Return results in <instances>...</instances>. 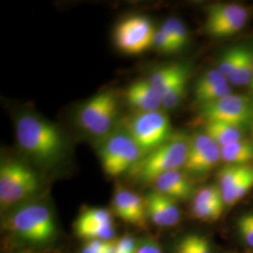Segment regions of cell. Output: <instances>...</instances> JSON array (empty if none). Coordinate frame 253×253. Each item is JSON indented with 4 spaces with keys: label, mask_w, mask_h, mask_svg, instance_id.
Returning <instances> with one entry per match:
<instances>
[{
    "label": "cell",
    "mask_w": 253,
    "mask_h": 253,
    "mask_svg": "<svg viewBox=\"0 0 253 253\" xmlns=\"http://www.w3.org/2000/svg\"><path fill=\"white\" fill-rule=\"evenodd\" d=\"M137 244L131 236H123L116 241V253H135Z\"/></svg>",
    "instance_id": "836d02e7"
},
{
    "label": "cell",
    "mask_w": 253,
    "mask_h": 253,
    "mask_svg": "<svg viewBox=\"0 0 253 253\" xmlns=\"http://www.w3.org/2000/svg\"><path fill=\"white\" fill-rule=\"evenodd\" d=\"M244 49L245 47L240 46L231 48L222 54L221 58L219 59L217 70L222 73L227 79H229L231 75L235 73V69L237 68L242 57Z\"/></svg>",
    "instance_id": "484cf974"
},
{
    "label": "cell",
    "mask_w": 253,
    "mask_h": 253,
    "mask_svg": "<svg viewBox=\"0 0 253 253\" xmlns=\"http://www.w3.org/2000/svg\"><path fill=\"white\" fill-rule=\"evenodd\" d=\"M126 132L145 156L172 137V126L170 119L163 112H139L128 120Z\"/></svg>",
    "instance_id": "8992f818"
},
{
    "label": "cell",
    "mask_w": 253,
    "mask_h": 253,
    "mask_svg": "<svg viewBox=\"0 0 253 253\" xmlns=\"http://www.w3.org/2000/svg\"><path fill=\"white\" fill-rule=\"evenodd\" d=\"M154 183L155 190L174 201L190 199L193 194L191 182L187 175L179 170L164 173L154 181Z\"/></svg>",
    "instance_id": "9a60e30c"
},
{
    "label": "cell",
    "mask_w": 253,
    "mask_h": 253,
    "mask_svg": "<svg viewBox=\"0 0 253 253\" xmlns=\"http://www.w3.org/2000/svg\"><path fill=\"white\" fill-rule=\"evenodd\" d=\"M147 217L155 225L172 227L180 220V210L174 200L163 193L152 190L145 197Z\"/></svg>",
    "instance_id": "4fadbf2b"
},
{
    "label": "cell",
    "mask_w": 253,
    "mask_h": 253,
    "mask_svg": "<svg viewBox=\"0 0 253 253\" xmlns=\"http://www.w3.org/2000/svg\"><path fill=\"white\" fill-rule=\"evenodd\" d=\"M175 253H213V250L208 238L197 234H190L178 241Z\"/></svg>",
    "instance_id": "7402d4cb"
},
{
    "label": "cell",
    "mask_w": 253,
    "mask_h": 253,
    "mask_svg": "<svg viewBox=\"0 0 253 253\" xmlns=\"http://www.w3.org/2000/svg\"><path fill=\"white\" fill-rule=\"evenodd\" d=\"M253 188V167L250 166L248 167V170L245 173L243 178L236 185L235 190L231 192V194L224 200L225 206L232 207L235 205L237 202L245 197L249 191Z\"/></svg>",
    "instance_id": "83f0119b"
},
{
    "label": "cell",
    "mask_w": 253,
    "mask_h": 253,
    "mask_svg": "<svg viewBox=\"0 0 253 253\" xmlns=\"http://www.w3.org/2000/svg\"><path fill=\"white\" fill-rule=\"evenodd\" d=\"M115 214L122 220L136 226H143L147 217L145 198L135 192L119 188L113 198Z\"/></svg>",
    "instance_id": "7c38bea8"
},
{
    "label": "cell",
    "mask_w": 253,
    "mask_h": 253,
    "mask_svg": "<svg viewBox=\"0 0 253 253\" xmlns=\"http://www.w3.org/2000/svg\"><path fill=\"white\" fill-rule=\"evenodd\" d=\"M186 73H188V71L182 65H168L156 70L150 75L148 81L163 98V95L171 88L172 84Z\"/></svg>",
    "instance_id": "2e32d148"
},
{
    "label": "cell",
    "mask_w": 253,
    "mask_h": 253,
    "mask_svg": "<svg viewBox=\"0 0 253 253\" xmlns=\"http://www.w3.org/2000/svg\"><path fill=\"white\" fill-rule=\"evenodd\" d=\"M154 45L156 46L159 50L164 53H172L176 52V48L172 43V41L168 38V36L163 32L162 29L156 31L154 36Z\"/></svg>",
    "instance_id": "d6a6232c"
},
{
    "label": "cell",
    "mask_w": 253,
    "mask_h": 253,
    "mask_svg": "<svg viewBox=\"0 0 253 253\" xmlns=\"http://www.w3.org/2000/svg\"><path fill=\"white\" fill-rule=\"evenodd\" d=\"M155 33L149 19L132 16L118 24L115 42L118 49L126 54H141L153 44Z\"/></svg>",
    "instance_id": "9c48e42d"
},
{
    "label": "cell",
    "mask_w": 253,
    "mask_h": 253,
    "mask_svg": "<svg viewBox=\"0 0 253 253\" xmlns=\"http://www.w3.org/2000/svg\"><path fill=\"white\" fill-rule=\"evenodd\" d=\"M249 20V10L236 4H215L208 9L206 30L215 38L231 37L239 32Z\"/></svg>",
    "instance_id": "30bf717a"
},
{
    "label": "cell",
    "mask_w": 253,
    "mask_h": 253,
    "mask_svg": "<svg viewBox=\"0 0 253 253\" xmlns=\"http://www.w3.org/2000/svg\"><path fill=\"white\" fill-rule=\"evenodd\" d=\"M221 159L220 146L205 132L196 133L190 140L185 171L191 174L201 175L210 172Z\"/></svg>",
    "instance_id": "8fae6325"
},
{
    "label": "cell",
    "mask_w": 253,
    "mask_h": 253,
    "mask_svg": "<svg viewBox=\"0 0 253 253\" xmlns=\"http://www.w3.org/2000/svg\"><path fill=\"white\" fill-rule=\"evenodd\" d=\"M225 204H199L192 203V216L206 222L216 221L221 217Z\"/></svg>",
    "instance_id": "d4e9b609"
},
{
    "label": "cell",
    "mask_w": 253,
    "mask_h": 253,
    "mask_svg": "<svg viewBox=\"0 0 253 253\" xmlns=\"http://www.w3.org/2000/svg\"><path fill=\"white\" fill-rule=\"evenodd\" d=\"M127 102L140 113L156 112L163 106V98L148 80L137 81L129 85L126 93Z\"/></svg>",
    "instance_id": "5bb4252c"
},
{
    "label": "cell",
    "mask_w": 253,
    "mask_h": 253,
    "mask_svg": "<svg viewBox=\"0 0 253 253\" xmlns=\"http://www.w3.org/2000/svg\"><path fill=\"white\" fill-rule=\"evenodd\" d=\"M144 154L126 131L110 136L100 147V163L110 176H118L129 171Z\"/></svg>",
    "instance_id": "52a82bcc"
},
{
    "label": "cell",
    "mask_w": 253,
    "mask_h": 253,
    "mask_svg": "<svg viewBox=\"0 0 253 253\" xmlns=\"http://www.w3.org/2000/svg\"><path fill=\"white\" fill-rule=\"evenodd\" d=\"M135 253H163L159 244L152 239L145 238L138 242Z\"/></svg>",
    "instance_id": "e575fe53"
},
{
    "label": "cell",
    "mask_w": 253,
    "mask_h": 253,
    "mask_svg": "<svg viewBox=\"0 0 253 253\" xmlns=\"http://www.w3.org/2000/svg\"><path fill=\"white\" fill-rule=\"evenodd\" d=\"M5 224L11 234L32 244H45L56 235L53 213L42 204L32 203L16 208Z\"/></svg>",
    "instance_id": "3957f363"
},
{
    "label": "cell",
    "mask_w": 253,
    "mask_h": 253,
    "mask_svg": "<svg viewBox=\"0 0 253 253\" xmlns=\"http://www.w3.org/2000/svg\"><path fill=\"white\" fill-rule=\"evenodd\" d=\"M18 145L39 163L50 164L63 153V137L56 126L34 114L25 113L15 122Z\"/></svg>",
    "instance_id": "6da1fadb"
},
{
    "label": "cell",
    "mask_w": 253,
    "mask_h": 253,
    "mask_svg": "<svg viewBox=\"0 0 253 253\" xmlns=\"http://www.w3.org/2000/svg\"><path fill=\"white\" fill-rule=\"evenodd\" d=\"M231 94H232V87L230 86L228 82H225L219 85L215 86L214 88H212L210 90L206 91L198 96H195V99L201 105H203L206 103H209V102L222 99Z\"/></svg>",
    "instance_id": "f546056e"
},
{
    "label": "cell",
    "mask_w": 253,
    "mask_h": 253,
    "mask_svg": "<svg viewBox=\"0 0 253 253\" xmlns=\"http://www.w3.org/2000/svg\"><path fill=\"white\" fill-rule=\"evenodd\" d=\"M249 165L237 166V165H226L217 173L218 188L222 194L223 200L231 194L235 190L236 185L243 178L245 173L248 170Z\"/></svg>",
    "instance_id": "d6986e66"
},
{
    "label": "cell",
    "mask_w": 253,
    "mask_h": 253,
    "mask_svg": "<svg viewBox=\"0 0 253 253\" xmlns=\"http://www.w3.org/2000/svg\"><path fill=\"white\" fill-rule=\"evenodd\" d=\"M193 203L199 204H225L220 192L219 188L217 186H208L204 187L195 194L193 198Z\"/></svg>",
    "instance_id": "4dcf8cb0"
},
{
    "label": "cell",
    "mask_w": 253,
    "mask_h": 253,
    "mask_svg": "<svg viewBox=\"0 0 253 253\" xmlns=\"http://www.w3.org/2000/svg\"><path fill=\"white\" fill-rule=\"evenodd\" d=\"M40 188L35 172L16 160L2 161L0 166V205L7 208L30 198Z\"/></svg>",
    "instance_id": "277c9868"
},
{
    "label": "cell",
    "mask_w": 253,
    "mask_h": 253,
    "mask_svg": "<svg viewBox=\"0 0 253 253\" xmlns=\"http://www.w3.org/2000/svg\"><path fill=\"white\" fill-rule=\"evenodd\" d=\"M107 241L101 240H89L86 244L84 245V249L82 250V253H101L105 248Z\"/></svg>",
    "instance_id": "d590c367"
},
{
    "label": "cell",
    "mask_w": 253,
    "mask_h": 253,
    "mask_svg": "<svg viewBox=\"0 0 253 253\" xmlns=\"http://www.w3.org/2000/svg\"><path fill=\"white\" fill-rule=\"evenodd\" d=\"M251 85H252V87H253V82H252V84H251Z\"/></svg>",
    "instance_id": "74e56055"
},
{
    "label": "cell",
    "mask_w": 253,
    "mask_h": 253,
    "mask_svg": "<svg viewBox=\"0 0 253 253\" xmlns=\"http://www.w3.org/2000/svg\"><path fill=\"white\" fill-rule=\"evenodd\" d=\"M101 253H116V242L115 241H107L104 250Z\"/></svg>",
    "instance_id": "8d00e7d4"
},
{
    "label": "cell",
    "mask_w": 253,
    "mask_h": 253,
    "mask_svg": "<svg viewBox=\"0 0 253 253\" xmlns=\"http://www.w3.org/2000/svg\"><path fill=\"white\" fill-rule=\"evenodd\" d=\"M237 232L244 243L253 249V212L244 214L238 218Z\"/></svg>",
    "instance_id": "1f68e13d"
},
{
    "label": "cell",
    "mask_w": 253,
    "mask_h": 253,
    "mask_svg": "<svg viewBox=\"0 0 253 253\" xmlns=\"http://www.w3.org/2000/svg\"><path fill=\"white\" fill-rule=\"evenodd\" d=\"M225 82H228V79L217 69L210 70L204 73L198 79L195 84L194 95L198 96L200 94L210 90Z\"/></svg>",
    "instance_id": "f1b7e54d"
},
{
    "label": "cell",
    "mask_w": 253,
    "mask_h": 253,
    "mask_svg": "<svg viewBox=\"0 0 253 253\" xmlns=\"http://www.w3.org/2000/svg\"><path fill=\"white\" fill-rule=\"evenodd\" d=\"M163 32L172 41L176 50H180L186 45L189 39L188 30L180 20L176 18H169L161 28Z\"/></svg>",
    "instance_id": "603a6c76"
},
{
    "label": "cell",
    "mask_w": 253,
    "mask_h": 253,
    "mask_svg": "<svg viewBox=\"0 0 253 253\" xmlns=\"http://www.w3.org/2000/svg\"><path fill=\"white\" fill-rule=\"evenodd\" d=\"M253 117L250 100L244 96L231 94L222 99L203 104L199 118L207 122H221L241 127Z\"/></svg>",
    "instance_id": "ba28073f"
},
{
    "label": "cell",
    "mask_w": 253,
    "mask_h": 253,
    "mask_svg": "<svg viewBox=\"0 0 253 253\" xmlns=\"http://www.w3.org/2000/svg\"><path fill=\"white\" fill-rule=\"evenodd\" d=\"M253 79V53L248 48H245L240 62L235 73L228 79L233 84L241 86L252 84Z\"/></svg>",
    "instance_id": "44dd1931"
},
{
    "label": "cell",
    "mask_w": 253,
    "mask_h": 253,
    "mask_svg": "<svg viewBox=\"0 0 253 253\" xmlns=\"http://www.w3.org/2000/svg\"><path fill=\"white\" fill-rule=\"evenodd\" d=\"M190 140L183 135L172 136L164 144L145 154L128 171L129 175L143 184L152 183L164 173L184 167Z\"/></svg>",
    "instance_id": "7a4b0ae2"
},
{
    "label": "cell",
    "mask_w": 253,
    "mask_h": 253,
    "mask_svg": "<svg viewBox=\"0 0 253 253\" xmlns=\"http://www.w3.org/2000/svg\"><path fill=\"white\" fill-rule=\"evenodd\" d=\"M188 80V73L183 74L175 82L171 88L167 91L163 97V107L165 109H173L176 107L184 97Z\"/></svg>",
    "instance_id": "4316f807"
},
{
    "label": "cell",
    "mask_w": 253,
    "mask_h": 253,
    "mask_svg": "<svg viewBox=\"0 0 253 253\" xmlns=\"http://www.w3.org/2000/svg\"><path fill=\"white\" fill-rule=\"evenodd\" d=\"M78 237L86 240H101V241H111L116 235V229L111 224H101L95 226L85 227L82 229L75 230Z\"/></svg>",
    "instance_id": "cb8c5ba5"
},
{
    "label": "cell",
    "mask_w": 253,
    "mask_h": 253,
    "mask_svg": "<svg viewBox=\"0 0 253 253\" xmlns=\"http://www.w3.org/2000/svg\"><path fill=\"white\" fill-rule=\"evenodd\" d=\"M118 112V98L115 92L102 91L82 105L77 119L85 132L94 137H103L113 128Z\"/></svg>",
    "instance_id": "5b68a950"
},
{
    "label": "cell",
    "mask_w": 253,
    "mask_h": 253,
    "mask_svg": "<svg viewBox=\"0 0 253 253\" xmlns=\"http://www.w3.org/2000/svg\"><path fill=\"white\" fill-rule=\"evenodd\" d=\"M111 223H113V217L106 208H85L75 222V230Z\"/></svg>",
    "instance_id": "ffe728a7"
},
{
    "label": "cell",
    "mask_w": 253,
    "mask_h": 253,
    "mask_svg": "<svg viewBox=\"0 0 253 253\" xmlns=\"http://www.w3.org/2000/svg\"><path fill=\"white\" fill-rule=\"evenodd\" d=\"M205 133L220 147L243 139L241 127L221 122L205 123Z\"/></svg>",
    "instance_id": "ac0fdd59"
},
{
    "label": "cell",
    "mask_w": 253,
    "mask_h": 253,
    "mask_svg": "<svg viewBox=\"0 0 253 253\" xmlns=\"http://www.w3.org/2000/svg\"><path fill=\"white\" fill-rule=\"evenodd\" d=\"M221 160L229 165L246 166L253 160V144L248 140H240L220 147Z\"/></svg>",
    "instance_id": "e0dca14e"
}]
</instances>
